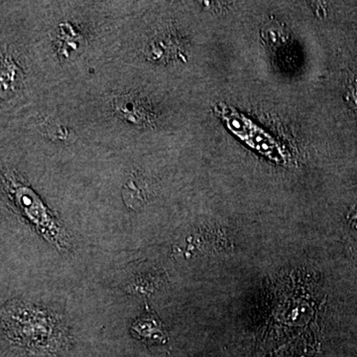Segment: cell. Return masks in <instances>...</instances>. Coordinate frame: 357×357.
<instances>
[{
    "label": "cell",
    "instance_id": "1",
    "mask_svg": "<svg viewBox=\"0 0 357 357\" xmlns=\"http://www.w3.org/2000/svg\"><path fill=\"white\" fill-rule=\"evenodd\" d=\"M3 330L11 343L33 349L51 350L66 343L68 328L63 317L49 308L11 301L3 310Z\"/></svg>",
    "mask_w": 357,
    "mask_h": 357
},
{
    "label": "cell",
    "instance_id": "2",
    "mask_svg": "<svg viewBox=\"0 0 357 357\" xmlns=\"http://www.w3.org/2000/svg\"><path fill=\"white\" fill-rule=\"evenodd\" d=\"M132 334L135 338L148 345H161L168 339L161 321L150 312L137 319L132 327Z\"/></svg>",
    "mask_w": 357,
    "mask_h": 357
},
{
    "label": "cell",
    "instance_id": "3",
    "mask_svg": "<svg viewBox=\"0 0 357 357\" xmlns=\"http://www.w3.org/2000/svg\"><path fill=\"white\" fill-rule=\"evenodd\" d=\"M123 194L125 205L137 210L144 205L147 199V188L141 179L130 178L124 185Z\"/></svg>",
    "mask_w": 357,
    "mask_h": 357
},
{
    "label": "cell",
    "instance_id": "4",
    "mask_svg": "<svg viewBox=\"0 0 357 357\" xmlns=\"http://www.w3.org/2000/svg\"><path fill=\"white\" fill-rule=\"evenodd\" d=\"M348 219H349V223L352 227L357 230V207L354 208V210L349 212Z\"/></svg>",
    "mask_w": 357,
    "mask_h": 357
},
{
    "label": "cell",
    "instance_id": "5",
    "mask_svg": "<svg viewBox=\"0 0 357 357\" xmlns=\"http://www.w3.org/2000/svg\"><path fill=\"white\" fill-rule=\"evenodd\" d=\"M348 95H349V99H348V103H352V101H354V99H356V104H354V106H357V88H352V90L348 92Z\"/></svg>",
    "mask_w": 357,
    "mask_h": 357
}]
</instances>
